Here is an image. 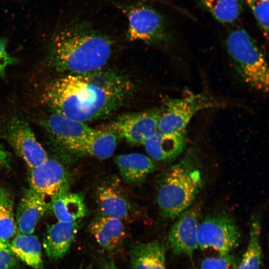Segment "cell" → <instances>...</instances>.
<instances>
[{
    "mask_svg": "<svg viewBox=\"0 0 269 269\" xmlns=\"http://www.w3.org/2000/svg\"><path fill=\"white\" fill-rule=\"evenodd\" d=\"M132 90L125 77L102 69L59 78L46 88L43 97L53 112L86 123L118 110Z\"/></svg>",
    "mask_w": 269,
    "mask_h": 269,
    "instance_id": "obj_1",
    "label": "cell"
},
{
    "mask_svg": "<svg viewBox=\"0 0 269 269\" xmlns=\"http://www.w3.org/2000/svg\"><path fill=\"white\" fill-rule=\"evenodd\" d=\"M105 36L82 25L67 27L57 33L51 44L50 63L58 72L81 74L102 70L112 53Z\"/></svg>",
    "mask_w": 269,
    "mask_h": 269,
    "instance_id": "obj_2",
    "label": "cell"
},
{
    "mask_svg": "<svg viewBox=\"0 0 269 269\" xmlns=\"http://www.w3.org/2000/svg\"><path fill=\"white\" fill-rule=\"evenodd\" d=\"M200 170L191 156L180 160L167 171L157 189L156 201L161 216L173 220L191 207L201 189Z\"/></svg>",
    "mask_w": 269,
    "mask_h": 269,
    "instance_id": "obj_3",
    "label": "cell"
},
{
    "mask_svg": "<svg viewBox=\"0 0 269 269\" xmlns=\"http://www.w3.org/2000/svg\"><path fill=\"white\" fill-rule=\"evenodd\" d=\"M226 46L242 80L255 90L268 93V63L260 47L247 31L242 28L231 31L227 37Z\"/></svg>",
    "mask_w": 269,
    "mask_h": 269,
    "instance_id": "obj_4",
    "label": "cell"
},
{
    "mask_svg": "<svg viewBox=\"0 0 269 269\" xmlns=\"http://www.w3.org/2000/svg\"><path fill=\"white\" fill-rule=\"evenodd\" d=\"M221 106L220 102L206 93L169 99L160 116L158 132L166 134L185 133L188 124L197 113Z\"/></svg>",
    "mask_w": 269,
    "mask_h": 269,
    "instance_id": "obj_5",
    "label": "cell"
},
{
    "mask_svg": "<svg viewBox=\"0 0 269 269\" xmlns=\"http://www.w3.org/2000/svg\"><path fill=\"white\" fill-rule=\"evenodd\" d=\"M198 248L212 249L220 256L234 250L240 240L239 229L233 218L226 213L209 214L200 220L197 230Z\"/></svg>",
    "mask_w": 269,
    "mask_h": 269,
    "instance_id": "obj_6",
    "label": "cell"
},
{
    "mask_svg": "<svg viewBox=\"0 0 269 269\" xmlns=\"http://www.w3.org/2000/svg\"><path fill=\"white\" fill-rule=\"evenodd\" d=\"M128 35L132 40L167 42L170 34L163 16L153 8L138 5L128 12Z\"/></svg>",
    "mask_w": 269,
    "mask_h": 269,
    "instance_id": "obj_7",
    "label": "cell"
},
{
    "mask_svg": "<svg viewBox=\"0 0 269 269\" xmlns=\"http://www.w3.org/2000/svg\"><path fill=\"white\" fill-rule=\"evenodd\" d=\"M5 137L29 168L40 164L48 158L29 125L20 118L9 119L6 125Z\"/></svg>",
    "mask_w": 269,
    "mask_h": 269,
    "instance_id": "obj_8",
    "label": "cell"
},
{
    "mask_svg": "<svg viewBox=\"0 0 269 269\" xmlns=\"http://www.w3.org/2000/svg\"><path fill=\"white\" fill-rule=\"evenodd\" d=\"M161 112L156 109L124 115L116 120L108 129L131 144H143L158 132Z\"/></svg>",
    "mask_w": 269,
    "mask_h": 269,
    "instance_id": "obj_9",
    "label": "cell"
},
{
    "mask_svg": "<svg viewBox=\"0 0 269 269\" xmlns=\"http://www.w3.org/2000/svg\"><path fill=\"white\" fill-rule=\"evenodd\" d=\"M30 188L44 196H55L69 191L70 178L61 162L48 158L40 164L29 168Z\"/></svg>",
    "mask_w": 269,
    "mask_h": 269,
    "instance_id": "obj_10",
    "label": "cell"
},
{
    "mask_svg": "<svg viewBox=\"0 0 269 269\" xmlns=\"http://www.w3.org/2000/svg\"><path fill=\"white\" fill-rule=\"evenodd\" d=\"M200 215L198 207H190L177 217L168 236V243L174 254L191 256L198 248Z\"/></svg>",
    "mask_w": 269,
    "mask_h": 269,
    "instance_id": "obj_11",
    "label": "cell"
},
{
    "mask_svg": "<svg viewBox=\"0 0 269 269\" xmlns=\"http://www.w3.org/2000/svg\"><path fill=\"white\" fill-rule=\"evenodd\" d=\"M52 140L63 148L72 152L75 146L94 130L86 123L53 112L42 123Z\"/></svg>",
    "mask_w": 269,
    "mask_h": 269,
    "instance_id": "obj_12",
    "label": "cell"
},
{
    "mask_svg": "<svg viewBox=\"0 0 269 269\" xmlns=\"http://www.w3.org/2000/svg\"><path fill=\"white\" fill-rule=\"evenodd\" d=\"M44 195L26 189L17 207L15 222L18 232L32 234L37 224L49 207Z\"/></svg>",
    "mask_w": 269,
    "mask_h": 269,
    "instance_id": "obj_13",
    "label": "cell"
},
{
    "mask_svg": "<svg viewBox=\"0 0 269 269\" xmlns=\"http://www.w3.org/2000/svg\"><path fill=\"white\" fill-rule=\"evenodd\" d=\"M79 220L58 221L48 229L43 240V247L51 260L62 259L68 253L80 228Z\"/></svg>",
    "mask_w": 269,
    "mask_h": 269,
    "instance_id": "obj_14",
    "label": "cell"
},
{
    "mask_svg": "<svg viewBox=\"0 0 269 269\" xmlns=\"http://www.w3.org/2000/svg\"><path fill=\"white\" fill-rule=\"evenodd\" d=\"M89 230L98 244L110 252L120 249L126 239V229L123 221L103 215L92 221Z\"/></svg>",
    "mask_w": 269,
    "mask_h": 269,
    "instance_id": "obj_15",
    "label": "cell"
},
{
    "mask_svg": "<svg viewBox=\"0 0 269 269\" xmlns=\"http://www.w3.org/2000/svg\"><path fill=\"white\" fill-rule=\"evenodd\" d=\"M186 134H163L158 132L144 143L149 157L160 161L174 159L183 151L186 145Z\"/></svg>",
    "mask_w": 269,
    "mask_h": 269,
    "instance_id": "obj_16",
    "label": "cell"
},
{
    "mask_svg": "<svg viewBox=\"0 0 269 269\" xmlns=\"http://www.w3.org/2000/svg\"><path fill=\"white\" fill-rule=\"evenodd\" d=\"M117 134L112 130L94 129L86 138L77 144L72 152L101 159L111 157L117 145Z\"/></svg>",
    "mask_w": 269,
    "mask_h": 269,
    "instance_id": "obj_17",
    "label": "cell"
},
{
    "mask_svg": "<svg viewBox=\"0 0 269 269\" xmlns=\"http://www.w3.org/2000/svg\"><path fill=\"white\" fill-rule=\"evenodd\" d=\"M132 269H167L165 248L156 240L133 244L130 250Z\"/></svg>",
    "mask_w": 269,
    "mask_h": 269,
    "instance_id": "obj_18",
    "label": "cell"
},
{
    "mask_svg": "<svg viewBox=\"0 0 269 269\" xmlns=\"http://www.w3.org/2000/svg\"><path fill=\"white\" fill-rule=\"evenodd\" d=\"M96 201L102 215L121 221L128 219L133 213L129 201L113 186L103 185L98 188Z\"/></svg>",
    "mask_w": 269,
    "mask_h": 269,
    "instance_id": "obj_19",
    "label": "cell"
},
{
    "mask_svg": "<svg viewBox=\"0 0 269 269\" xmlns=\"http://www.w3.org/2000/svg\"><path fill=\"white\" fill-rule=\"evenodd\" d=\"M115 161L123 179L130 184L141 183L155 169L152 159L140 153L118 155Z\"/></svg>",
    "mask_w": 269,
    "mask_h": 269,
    "instance_id": "obj_20",
    "label": "cell"
},
{
    "mask_svg": "<svg viewBox=\"0 0 269 269\" xmlns=\"http://www.w3.org/2000/svg\"><path fill=\"white\" fill-rule=\"evenodd\" d=\"M52 211L60 222L78 221L85 217L87 208L83 197L78 193L67 191L52 198Z\"/></svg>",
    "mask_w": 269,
    "mask_h": 269,
    "instance_id": "obj_21",
    "label": "cell"
},
{
    "mask_svg": "<svg viewBox=\"0 0 269 269\" xmlns=\"http://www.w3.org/2000/svg\"><path fill=\"white\" fill-rule=\"evenodd\" d=\"M9 246L13 254L27 265L42 269L41 244L36 236L18 232Z\"/></svg>",
    "mask_w": 269,
    "mask_h": 269,
    "instance_id": "obj_22",
    "label": "cell"
},
{
    "mask_svg": "<svg viewBox=\"0 0 269 269\" xmlns=\"http://www.w3.org/2000/svg\"><path fill=\"white\" fill-rule=\"evenodd\" d=\"M200 5L217 21L224 24L236 21L243 11V0H198Z\"/></svg>",
    "mask_w": 269,
    "mask_h": 269,
    "instance_id": "obj_23",
    "label": "cell"
},
{
    "mask_svg": "<svg viewBox=\"0 0 269 269\" xmlns=\"http://www.w3.org/2000/svg\"><path fill=\"white\" fill-rule=\"evenodd\" d=\"M261 231L260 221L257 217H254L250 224L248 244L237 269H261L262 262Z\"/></svg>",
    "mask_w": 269,
    "mask_h": 269,
    "instance_id": "obj_24",
    "label": "cell"
},
{
    "mask_svg": "<svg viewBox=\"0 0 269 269\" xmlns=\"http://www.w3.org/2000/svg\"><path fill=\"white\" fill-rule=\"evenodd\" d=\"M13 205L11 193L5 187L0 186V240L8 243L17 228Z\"/></svg>",
    "mask_w": 269,
    "mask_h": 269,
    "instance_id": "obj_25",
    "label": "cell"
},
{
    "mask_svg": "<svg viewBox=\"0 0 269 269\" xmlns=\"http://www.w3.org/2000/svg\"><path fill=\"white\" fill-rule=\"evenodd\" d=\"M257 23L267 38L269 35V0H246Z\"/></svg>",
    "mask_w": 269,
    "mask_h": 269,
    "instance_id": "obj_26",
    "label": "cell"
},
{
    "mask_svg": "<svg viewBox=\"0 0 269 269\" xmlns=\"http://www.w3.org/2000/svg\"><path fill=\"white\" fill-rule=\"evenodd\" d=\"M237 267L235 258L230 254L205 258L201 264V269H237Z\"/></svg>",
    "mask_w": 269,
    "mask_h": 269,
    "instance_id": "obj_27",
    "label": "cell"
},
{
    "mask_svg": "<svg viewBox=\"0 0 269 269\" xmlns=\"http://www.w3.org/2000/svg\"><path fill=\"white\" fill-rule=\"evenodd\" d=\"M16 264L9 243L0 240V269H12Z\"/></svg>",
    "mask_w": 269,
    "mask_h": 269,
    "instance_id": "obj_28",
    "label": "cell"
},
{
    "mask_svg": "<svg viewBox=\"0 0 269 269\" xmlns=\"http://www.w3.org/2000/svg\"><path fill=\"white\" fill-rule=\"evenodd\" d=\"M7 41L5 38L0 39V77L4 75L6 68L17 62V60L11 56L6 50Z\"/></svg>",
    "mask_w": 269,
    "mask_h": 269,
    "instance_id": "obj_29",
    "label": "cell"
},
{
    "mask_svg": "<svg viewBox=\"0 0 269 269\" xmlns=\"http://www.w3.org/2000/svg\"><path fill=\"white\" fill-rule=\"evenodd\" d=\"M11 159L10 154L0 144V168L8 167Z\"/></svg>",
    "mask_w": 269,
    "mask_h": 269,
    "instance_id": "obj_30",
    "label": "cell"
},
{
    "mask_svg": "<svg viewBox=\"0 0 269 269\" xmlns=\"http://www.w3.org/2000/svg\"><path fill=\"white\" fill-rule=\"evenodd\" d=\"M101 269H119L112 259H106L101 262Z\"/></svg>",
    "mask_w": 269,
    "mask_h": 269,
    "instance_id": "obj_31",
    "label": "cell"
},
{
    "mask_svg": "<svg viewBox=\"0 0 269 269\" xmlns=\"http://www.w3.org/2000/svg\"><path fill=\"white\" fill-rule=\"evenodd\" d=\"M196 269L195 268H190V269Z\"/></svg>",
    "mask_w": 269,
    "mask_h": 269,
    "instance_id": "obj_32",
    "label": "cell"
}]
</instances>
